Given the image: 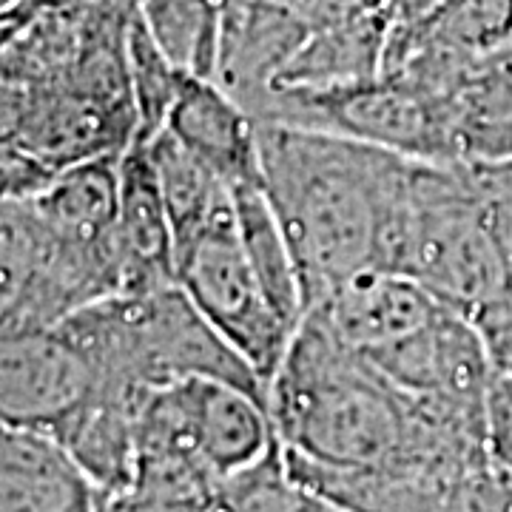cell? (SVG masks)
Wrapping results in <instances>:
<instances>
[{
	"label": "cell",
	"instance_id": "15",
	"mask_svg": "<svg viewBox=\"0 0 512 512\" xmlns=\"http://www.w3.org/2000/svg\"><path fill=\"white\" fill-rule=\"evenodd\" d=\"M439 103L453 163L512 160V46L473 63Z\"/></svg>",
	"mask_w": 512,
	"mask_h": 512
},
{
	"label": "cell",
	"instance_id": "18",
	"mask_svg": "<svg viewBox=\"0 0 512 512\" xmlns=\"http://www.w3.org/2000/svg\"><path fill=\"white\" fill-rule=\"evenodd\" d=\"M143 143H146L157 183L163 191L165 211H168L174 242L180 251L188 239L197 237L202 228L220 214L222 208L234 202V191L171 131L163 128Z\"/></svg>",
	"mask_w": 512,
	"mask_h": 512
},
{
	"label": "cell",
	"instance_id": "10",
	"mask_svg": "<svg viewBox=\"0 0 512 512\" xmlns=\"http://www.w3.org/2000/svg\"><path fill=\"white\" fill-rule=\"evenodd\" d=\"M72 313L55 242L32 200L0 202V330L57 328Z\"/></svg>",
	"mask_w": 512,
	"mask_h": 512
},
{
	"label": "cell",
	"instance_id": "9",
	"mask_svg": "<svg viewBox=\"0 0 512 512\" xmlns=\"http://www.w3.org/2000/svg\"><path fill=\"white\" fill-rule=\"evenodd\" d=\"M444 308L419 279L396 271H365L342 282L305 313H316L348 348L376 356L421 330Z\"/></svg>",
	"mask_w": 512,
	"mask_h": 512
},
{
	"label": "cell",
	"instance_id": "12",
	"mask_svg": "<svg viewBox=\"0 0 512 512\" xmlns=\"http://www.w3.org/2000/svg\"><path fill=\"white\" fill-rule=\"evenodd\" d=\"M165 131L191 148L231 191L262 185V151L254 114L217 80L185 74Z\"/></svg>",
	"mask_w": 512,
	"mask_h": 512
},
{
	"label": "cell",
	"instance_id": "7",
	"mask_svg": "<svg viewBox=\"0 0 512 512\" xmlns=\"http://www.w3.org/2000/svg\"><path fill=\"white\" fill-rule=\"evenodd\" d=\"M367 362L407 396L484 421L495 362L473 316L444 305L424 328Z\"/></svg>",
	"mask_w": 512,
	"mask_h": 512
},
{
	"label": "cell",
	"instance_id": "8",
	"mask_svg": "<svg viewBox=\"0 0 512 512\" xmlns=\"http://www.w3.org/2000/svg\"><path fill=\"white\" fill-rule=\"evenodd\" d=\"M94 387L92 362L60 325L0 330V421L57 436Z\"/></svg>",
	"mask_w": 512,
	"mask_h": 512
},
{
	"label": "cell",
	"instance_id": "5",
	"mask_svg": "<svg viewBox=\"0 0 512 512\" xmlns=\"http://www.w3.org/2000/svg\"><path fill=\"white\" fill-rule=\"evenodd\" d=\"M254 120L319 128L410 160L453 163L439 100L393 74L333 89H279L262 100Z\"/></svg>",
	"mask_w": 512,
	"mask_h": 512
},
{
	"label": "cell",
	"instance_id": "25",
	"mask_svg": "<svg viewBox=\"0 0 512 512\" xmlns=\"http://www.w3.org/2000/svg\"><path fill=\"white\" fill-rule=\"evenodd\" d=\"M507 305H512V262H510V291H507V299H504Z\"/></svg>",
	"mask_w": 512,
	"mask_h": 512
},
{
	"label": "cell",
	"instance_id": "19",
	"mask_svg": "<svg viewBox=\"0 0 512 512\" xmlns=\"http://www.w3.org/2000/svg\"><path fill=\"white\" fill-rule=\"evenodd\" d=\"M234 205H237L239 239H242V248L248 254L259 285L265 288L276 311L282 313L293 328H299L305 316L302 279H299L291 245L282 234V225L276 220L265 188L262 185L237 188Z\"/></svg>",
	"mask_w": 512,
	"mask_h": 512
},
{
	"label": "cell",
	"instance_id": "16",
	"mask_svg": "<svg viewBox=\"0 0 512 512\" xmlns=\"http://www.w3.org/2000/svg\"><path fill=\"white\" fill-rule=\"evenodd\" d=\"M390 9L365 12L325 29H313L271 86L279 89H333L373 80L384 72ZM268 92V94H271Z\"/></svg>",
	"mask_w": 512,
	"mask_h": 512
},
{
	"label": "cell",
	"instance_id": "14",
	"mask_svg": "<svg viewBox=\"0 0 512 512\" xmlns=\"http://www.w3.org/2000/svg\"><path fill=\"white\" fill-rule=\"evenodd\" d=\"M117 245L123 256V293L157 291L177 282L174 228L143 140H134L120 157Z\"/></svg>",
	"mask_w": 512,
	"mask_h": 512
},
{
	"label": "cell",
	"instance_id": "21",
	"mask_svg": "<svg viewBox=\"0 0 512 512\" xmlns=\"http://www.w3.org/2000/svg\"><path fill=\"white\" fill-rule=\"evenodd\" d=\"M484 456L493 473L512 484V373L501 370L484 399Z\"/></svg>",
	"mask_w": 512,
	"mask_h": 512
},
{
	"label": "cell",
	"instance_id": "11",
	"mask_svg": "<svg viewBox=\"0 0 512 512\" xmlns=\"http://www.w3.org/2000/svg\"><path fill=\"white\" fill-rule=\"evenodd\" d=\"M311 29L276 0L222 6L214 80L254 114Z\"/></svg>",
	"mask_w": 512,
	"mask_h": 512
},
{
	"label": "cell",
	"instance_id": "3",
	"mask_svg": "<svg viewBox=\"0 0 512 512\" xmlns=\"http://www.w3.org/2000/svg\"><path fill=\"white\" fill-rule=\"evenodd\" d=\"M384 271L419 279L478 319L510 291V256L470 165L416 160Z\"/></svg>",
	"mask_w": 512,
	"mask_h": 512
},
{
	"label": "cell",
	"instance_id": "13",
	"mask_svg": "<svg viewBox=\"0 0 512 512\" xmlns=\"http://www.w3.org/2000/svg\"><path fill=\"white\" fill-rule=\"evenodd\" d=\"M100 498L55 436L0 421V512H100Z\"/></svg>",
	"mask_w": 512,
	"mask_h": 512
},
{
	"label": "cell",
	"instance_id": "26",
	"mask_svg": "<svg viewBox=\"0 0 512 512\" xmlns=\"http://www.w3.org/2000/svg\"><path fill=\"white\" fill-rule=\"evenodd\" d=\"M228 3H234V0H220V6H228Z\"/></svg>",
	"mask_w": 512,
	"mask_h": 512
},
{
	"label": "cell",
	"instance_id": "17",
	"mask_svg": "<svg viewBox=\"0 0 512 512\" xmlns=\"http://www.w3.org/2000/svg\"><path fill=\"white\" fill-rule=\"evenodd\" d=\"M512 46V0H444L413 23H390L384 66L410 52L481 60Z\"/></svg>",
	"mask_w": 512,
	"mask_h": 512
},
{
	"label": "cell",
	"instance_id": "1",
	"mask_svg": "<svg viewBox=\"0 0 512 512\" xmlns=\"http://www.w3.org/2000/svg\"><path fill=\"white\" fill-rule=\"evenodd\" d=\"M268 410L282 453L316 467L461 473L487 464L478 424L407 396L316 313L293 330Z\"/></svg>",
	"mask_w": 512,
	"mask_h": 512
},
{
	"label": "cell",
	"instance_id": "23",
	"mask_svg": "<svg viewBox=\"0 0 512 512\" xmlns=\"http://www.w3.org/2000/svg\"><path fill=\"white\" fill-rule=\"evenodd\" d=\"M476 322L490 348L495 370L512 373V305L501 302L487 313H481Z\"/></svg>",
	"mask_w": 512,
	"mask_h": 512
},
{
	"label": "cell",
	"instance_id": "22",
	"mask_svg": "<svg viewBox=\"0 0 512 512\" xmlns=\"http://www.w3.org/2000/svg\"><path fill=\"white\" fill-rule=\"evenodd\" d=\"M276 3L285 6L291 15H296L313 32V29L342 23V20L359 18L365 12L387 9L390 0H276Z\"/></svg>",
	"mask_w": 512,
	"mask_h": 512
},
{
	"label": "cell",
	"instance_id": "4",
	"mask_svg": "<svg viewBox=\"0 0 512 512\" xmlns=\"http://www.w3.org/2000/svg\"><path fill=\"white\" fill-rule=\"evenodd\" d=\"M276 447L268 402L217 379L154 387L137 416L140 458L194 464L220 484L259 467Z\"/></svg>",
	"mask_w": 512,
	"mask_h": 512
},
{
	"label": "cell",
	"instance_id": "24",
	"mask_svg": "<svg viewBox=\"0 0 512 512\" xmlns=\"http://www.w3.org/2000/svg\"><path fill=\"white\" fill-rule=\"evenodd\" d=\"M37 6V0L26 9V12H20V15H15V18H6V20H0V55L9 49V43L18 37V32L23 29V23L29 20V15H32V9Z\"/></svg>",
	"mask_w": 512,
	"mask_h": 512
},
{
	"label": "cell",
	"instance_id": "20",
	"mask_svg": "<svg viewBox=\"0 0 512 512\" xmlns=\"http://www.w3.org/2000/svg\"><path fill=\"white\" fill-rule=\"evenodd\" d=\"M128 72H131V94L140 120L137 140H151L168 123V114L180 97V86L188 72L171 63L163 49L154 43L146 23L140 20V9L128 35Z\"/></svg>",
	"mask_w": 512,
	"mask_h": 512
},
{
	"label": "cell",
	"instance_id": "2",
	"mask_svg": "<svg viewBox=\"0 0 512 512\" xmlns=\"http://www.w3.org/2000/svg\"><path fill=\"white\" fill-rule=\"evenodd\" d=\"M262 188L302 279L305 311L365 271H384L416 160L319 128L256 120Z\"/></svg>",
	"mask_w": 512,
	"mask_h": 512
},
{
	"label": "cell",
	"instance_id": "6",
	"mask_svg": "<svg viewBox=\"0 0 512 512\" xmlns=\"http://www.w3.org/2000/svg\"><path fill=\"white\" fill-rule=\"evenodd\" d=\"M177 285L268 387L296 328L256 279L234 202L177 251Z\"/></svg>",
	"mask_w": 512,
	"mask_h": 512
}]
</instances>
